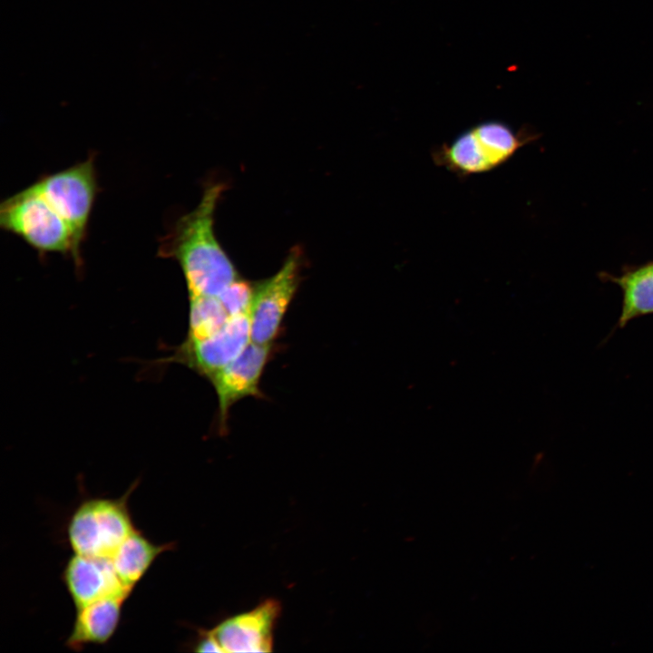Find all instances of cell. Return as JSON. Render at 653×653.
<instances>
[{
  "instance_id": "7a4b0ae2",
  "label": "cell",
  "mask_w": 653,
  "mask_h": 653,
  "mask_svg": "<svg viewBox=\"0 0 653 653\" xmlns=\"http://www.w3.org/2000/svg\"><path fill=\"white\" fill-rule=\"evenodd\" d=\"M538 137L531 128L515 130L501 120H487L463 130L450 141L433 146L430 156L436 167L463 180L500 168Z\"/></svg>"
},
{
  "instance_id": "7c38bea8",
  "label": "cell",
  "mask_w": 653,
  "mask_h": 653,
  "mask_svg": "<svg viewBox=\"0 0 653 653\" xmlns=\"http://www.w3.org/2000/svg\"><path fill=\"white\" fill-rule=\"evenodd\" d=\"M605 281L617 284L623 294L619 326L630 320L653 313V261L625 268L619 276L601 273Z\"/></svg>"
},
{
  "instance_id": "ba28073f",
  "label": "cell",
  "mask_w": 653,
  "mask_h": 653,
  "mask_svg": "<svg viewBox=\"0 0 653 653\" xmlns=\"http://www.w3.org/2000/svg\"><path fill=\"white\" fill-rule=\"evenodd\" d=\"M251 342L249 314L230 317L215 334L199 341L184 340L173 357L210 380Z\"/></svg>"
},
{
  "instance_id": "30bf717a",
  "label": "cell",
  "mask_w": 653,
  "mask_h": 653,
  "mask_svg": "<svg viewBox=\"0 0 653 653\" xmlns=\"http://www.w3.org/2000/svg\"><path fill=\"white\" fill-rule=\"evenodd\" d=\"M63 580L76 609L107 597L128 598L132 591L122 582L110 558L73 553Z\"/></svg>"
},
{
  "instance_id": "8fae6325",
  "label": "cell",
  "mask_w": 653,
  "mask_h": 653,
  "mask_svg": "<svg viewBox=\"0 0 653 653\" xmlns=\"http://www.w3.org/2000/svg\"><path fill=\"white\" fill-rule=\"evenodd\" d=\"M127 597L101 599L76 609L73 629L65 645L80 651L90 644L107 643L117 630Z\"/></svg>"
},
{
  "instance_id": "277c9868",
  "label": "cell",
  "mask_w": 653,
  "mask_h": 653,
  "mask_svg": "<svg viewBox=\"0 0 653 653\" xmlns=\"http://www.w3.org/2000/svg\"><path fill=\"white\" fill-rule=\"evenodd\" d=\"M135 487L132 485L117 499L93 498L80 503L67 525L73 553L112 558L136 529L128 507V498Z\"/></svg>"
},
{
  "instance_id": "6da1fadb",
  "label": "cell",
  "mask_w": 653,
  "mask_h": 653,
  "mask_svg": "<svg viewBox=\"0 0 653 653\" xmlns=\"http://www.w3.org/2000/svg\"><path fill=\"white\" fill-rule=\"evenodd\" d=\"M224 190L223 182H209L197 207L161 239L159 255L178 262L189 297H217L239 278L214 231V214Z\"/></svg>"
},
{
  "instance_id": "3957f363",
  "label": "cell",
  "mask_w": 653,
  "mask_h": 653,
  "mask_svg": "<svg viewBox=\"0 0 653 653\" xmlns=\"http://www.w3.org/2000/svg\"><path fill=\"white\" fill-rule=\"evenodd\" d=\"M0 226L40 254L67 255L77 267L82 264V244L72 228L31 186L1 203Z\"/></svg>"
},
{
  "instance_id": "9a60e30c",
  "label": "cell",
  "mask_w": 653,
  "mask_h": 653,
  "mask_svg": "<svg viewBox=\"0 0 653 653\" xmlns=\"http://www.w3.org/2000/svg\"><path fill=\"white\" fill-rule=\"evenodd\" d=\"M254 290V283L239 277L217 297L229 317L239 316L249 313Z\"/></svg>"
},
{
  "instance_id": "9c48e42d",
  "label": "cell",
  "mask_w": 653,
  "mask_h": 653,
  "mask_svg": "<svg viewBox=\"0 0 653 653\" xmlns=\"http://www.w3.org/2000/svg\"><path fill=\"white\" fill-rule=\"evenodd\" d=\"M280 603L268 599L249 611L230 617L207 630L219 652H268L280 616Z\"/></svg>"
},
{
  "instance_id": "5bb4252c",
  "label": "cell",
  "mask_w": 653,
  "mask_h": 653,
  "mask_svg": "<svg viewBox=\"0 0 653 653\" xmlns=\"http://www.w3.org/2000/svg\"><path fill=\"white\" fill-rule=\"evenodd\" d=\"M186 341L205 339L219 331L230 317L218 297H189Z\"/></svg>"
},
{
  "instance_id": "52a82bcc",
  "label": "cell",
  "mask_w": 653,
  "mask_h": 653,
  "mask_svg": "<svg viewBox=\"0 0 653 653\" xmlns=\"http://www.w3.org/2000/svg\"><path fill=\"white\" fill-rule=\"evenodd\" d=\"M275 345L250 342L228 365L209 381L218 399L219 429L225 433L230 408L246 397L262 398L260 382Z\"/></svg>"
},
{
  "instance_id": "5b68a950",
  "label": "cell",
  "mask_w": 653,
  "mask_h": 653,
  "mask_svg": "<svg viewBox=\"0 0 653 653\" xmlns=\"http://www.w3.org/2000/svg\"><path fill=\"white\" fill-rule=\"evenodd\" d=\"M30 186L70 225L83 244L98 191L93 156L67 169L43 175Z\"/></svg>"
},
{
  "instance_id": "4fadbf2b",
  "label": "cell",
  "mask_w": 653,
  "mask_h": 653,
  "mask_svg": "<svg viewBox=\"0 0 653 653\" xmlns=\"http://www.w3.org/2000/svg\"><path fill=\"white\" fill-rule=\"evenodd\" d=\"M171 549L172 544L154 543L135 529L120 545L111 560L122 582L132 590L155 560Z\"/></svg>"
},
{
  "instance_id": "8992f818",
  "label": "cell",
  "mask_w": 653,
  "mask_h": 653,
  "mask_svg": "<svg viewBox=\"0 0 653 653\" xmlns=\"http://www.w3.org/2000/svg\"><path fill=\"white\" fill-rule=\"evenodd\" d=\"M302 261L301 249L293 248L273 276L255 283L249 313L251 342L275 345L300 284Z\"/></svg>"
}]
</instances>
